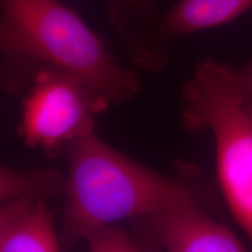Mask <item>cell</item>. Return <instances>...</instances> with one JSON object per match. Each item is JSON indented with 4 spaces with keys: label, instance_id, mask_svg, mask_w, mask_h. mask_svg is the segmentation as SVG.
<instances>
[{
    "label": "cell",
    "instance_id": "12",
    "mask_svg": "<svg viewBox=\"0 0 252 252\" xmlns=\"http://www.w3.org/2000/svg\"><path fill=\"white\" fill-rule=\"evenodd\" d=\"M147 2H149V7L151 8V11L158 12L160 9V5H161L162 0H147Z\"/></svg>",
    "mask_w": 252,
    "mask_h": 252
},
{
    "label": "cell",
    "instance_id": "5",
    "mask_svg": "<svg viewBox=\"0 0 252 252\" xmlns=\"http://www.w3.org/2000/svg\"><path fill=\"white\" fill-rule=\"evenodd\" d=\"M251 8L252 0H176L150 15L108 7V18L135 64L159 71L166 65L171 46L181 37L230 23Z\"/></svg>",
    "mask_w": 252,
    "mask_h": 252
},
{
    "label": "cell",
    "instance_id": "1",
    "mask_svg": "<svg viewBox=\"0 0 252 252\" xmlns=\"http://www.w3.org/2000/svg\"><path fill=\"white\" fill-rule=\"evenodd\" d=\"M2 67L64 71L106 105L139 94L137 72L123 67L100 37L62 0H0Z\"/></svg>",
    "mask_w": 252,
    "mask_h": 252
},
{
    "label": "cell",
    "instance_id": "8",
    "mask_svg": "<svg viewBox=\"0 0 252 252\" xmlns=\"http://www.w3.org/2000/svg\"><path fill=\"white\" fill-rule=\"evenodd\" d=\"M1 202L17 198L47 200L64 189V180L54 169L18 171L1 168Z\"/></svg>",
    "mask_w": 252,
    "mask_h": 252
},
{
    "label": "cell",
    "instance_id": "9",
    "mask_svg": "<svg viewBox=\"0 0 252 252\" xmlns=\"http://www.w3.org/2000/svg\"><path fill=\"white\" fill-rule=\"evenodd\" d=\"M84 242L88 252H141L133 239L116 225L97 230Z\"/></svg>",
    "mask_w": 252,
    "mask_h": 252
},
{
    "label": "cell",
    "instance_id": "4",
    "mask_svg": "<svg viewBox=\"0 0 252 252\" xmlns=\"http://www.w3.org/2000/svg\"><path fill=\"white\" fill-rule=\"evenodd\" d=\"M4 86L21 94L19 135L31 149L54 152L94 133L106 105L67 72L49 67H2Z\"/></svg>",
    "mask_w": 252,
    "mask_h": 252
},
{
    "label": "cell",
    "instance_id": "2",
    "mask_svg": "<svg viewBox=\"0 0 252 252\" xmlns=\"http://www.w3.org/2000/svg\"><path fill=\"white\" fill-rule=\"evenodd\" d=\"M60 238L71 252L88 236L130 219H147L201 196L196 187L124 156L93 133L69 147Z\"/></svg>",
    "mask_w": 252,
    "mask_h": 252
},
{
    "label": "cell",
    "instance_id": "11",
    "mask_svg": "<svg viewBox=\"0 0 252 252\" xmlns=\"http://www.w3.org/2000/svg\"><path fill=\"white\" fill-rule=\"evenodd\" d=\"M248 71H249V89H248V96H247V103L249 111L252 117V61L247 63Z\"/></svg>",
    "mask_w": 252,
    "mask_h": 252
},
{
    "label": "cell",
    "instance_id": "6",
    "mask_svg": "<svg viewBox=\"0 0 252 252\" xmlns=\"http://www.w3.org/2000/svg\"><path fill=\"white\" fill-rule=\"evenodd\" d=\"M149 247L163 252H252L234 232L210 215L202 196L147 219Z\"/></svg>",
    "mask_w": 252,
    "mask_h": 252
},
{
    "label": "cell",
    "instance_id": "7",
    "mask_svg": "<svg viewBox=\"0 0 252 252\" xmlns=\"http://www.w3.org/2000/svg\"><path fill=\"white\" fill-rule=\"evenodd\" d=\"M0 252H63L46 200L17 198L1 202Z\"/></svg>",
    "mask_w": 252,
    "mask_h": 252
},
{
    "label": "cell",
    "instance_id": "3",
    "mask_svg": "<svg viewBox=\"0 0 252 252\" xmlns=\"http://www.w3.org/2000/svg\"><path fill=\"white\" fill-rule=\"evenodd\" d=\"M247 64L234 68L203 59L182 88V119L191 132H209L215 144L220 193L252 247V117Z\"/></svg>",
    "mask_w": 252,
    "mask_h": 252
},
{
    "label": "cell",
    "instance_id": "10",
    "mask_svg": "<svg viewBox=\"0 0 252 252\" xmlns=\"http://www.w3.org/2000/svg\"><path fill=\"white\" fill-rule=\"evenodd\" d=\"M111 4L133 14H144L147 12V0H111Z\"/></svg>",
    "mask_w": 252,
    "mask_h": 252
}]
</instances>
